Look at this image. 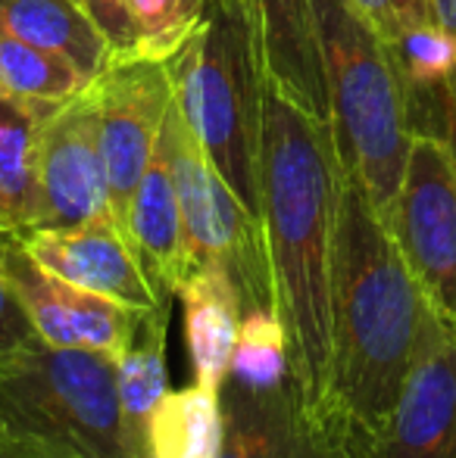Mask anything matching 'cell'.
<instances>
[{
	"label": "cell",
	"instance_id": "obj_17",
	"mask_svg": "<svg viewBox=\"0 0 456 458\" xmlns=\"http://www.w3.org/2000/svg\"><path fill=\"white\" fill-rule=\"evenodd\" d=\"M0 29L66 56L88 81L113 63V47L79 0H0Z\"/></svg>",
	"mask_w": 456,
	"mask_h": 458
},
{
	"label": "cell",
	"instance_id": "obj_27",
	"mask_svg": "<svg viewBox=\"0 0 456 458\" xmlns=\"http://www.w3.org/2000/svg\"><path fill=\"white\" fill-rule=\"evenodd\" d=\"M428 13H432V22L451 38V44L456 50V0H428ZM451 91L456 97V66H453Z\"/></svg>",
	"mask_w": 456,
	"mask_h": 458
},
{
	"label": "cell",
	"instance_id": "obj_12",
	"mask_svg": "<svg viewBox=\"0 0 456 458\" xmlns=\"http://www.w3.org/2000/svg\"><path fill=\"white\" fill-rule=\"evenodd\" d=\"M31 259L41 262L47 272L82 290H91L119 306L141 315H153L157 309L172 306L151 287L132 243L122 228L107 222H91L82 228H38L19 234Z\"/></svg>",
	"mask_w": 456,
	"mask_h": 458
},
{
	"label": "cell",
	"instance_id": "obj_22",
	"mask_svg": "<svg viewBox=\"0 0 456 458\" xmlns=\"http://www.w3.org/2000/svg\"><path fill=\"white\" fill-rule=\"evenodd\" d=\"M244 390L266 393L291 380L288 359V331L275 309H250L237 327L228 377Z\"/></svg>",
	"mask_w": 456,
	"mask_h": 458
},
{
	"label": "cell",
	"instance_id": "obj_9",
	"mask_svg": "<svg viewBox=\"0 0 456 458\" xmlns=\"http://www.w3.org/2000/svg\"><path fill=\"white\" fill-rule=\"evenodd\" d=\"M0 281L29 315L38 340L63 350H88L119 362L132 350L144 315L63 281L31 259L19 234H0Z\"/></svg>",
	"mask_w": 456,
	"mask_h": 458
},
{
	"label": "cell",
	"instance_id": "obj_26",
	"mask_svg": "<svg viewBox=\"0 0 456 458\" xmlns=\"http://www.w3.org/2000/svg\"><path fill=\"white\" fill-rule=\"evenodd\" d=\"M0 234H4V231H0ZM35 344H41V340H38L29 315L22 312V306H19L16 296L10 293V287L0 281V365L19 359Z\"/></svg>",
	"mask_w": 456,
	"mask_h": 458
},
{
	"label": "cell",
	"instance_id": "obj_31",
	"mask_svg": "<svg viewBox=\"0 0 456 458\" xmlns=\"http://www.w3.org/2000/svg\"><path fill=\"white\" fill-rule=\"evenodd\" d=\"M0 231H10V225H6V218H4V212H0Z\"/></svg>",
	"mask_w": 456,
	"mask_h": 458
},
{
	"label": "cell",
	"instance_id": "obj_1",
	"mask_svg": "<svg viewBox=\"0 0 456 458\" xmlns=\"http://www.w3.org/2000/svg\"><path fill=\"white\" fill-rule=\"evenodd\" d=\"M344 165L331 125L262 88L260 222L275 284V312L288 331L297 403L325 430L331 386V281Z\"/></svg>",
	"mask_w": 456,
	"mask_h": 458
},
{
	"label": "cell",
	"instance_id": "obj_15",
	"mask_svg": "<svg viewBox=\"0 0 456 458\" xmlns=\"http://www.w3.org/2000/svg\"><path fill=\"white\" fill-rule=\"evenodd\" d=\"M125 241L132 243L141 268H144L151 287L163 302L178 296V287L191 275L188 241H185L182 206H178L176 182H172L169 153L159 134L157 153L141 178L138 191L128 206Z\"/></svg>",
	"mask_w": 456,
	"mask_h": 458
},
{
	"label": "cell",
	"instance_id": "obj_13",
	"mask_svg": "<svg viewBox=\"0 0 456 458\" xmlns=\"http://www.w3.org/2000/svg\"><path fill=\"white\" fill-rule=\"evenodd\" d=\"M222 415L219 458H338V440L304 415L291 380L266 393L226 380Z\"/></svg>",
	"mask_w": 456,
	"mask_h": 458
},
{
	"label": "cell",
	"instance_id": "obj_6",
	"mask_svg": "<svg viewBox=\"0 0 456 458\" xmlns=\"http://www.w3.org/2000/svg\"><path fill=\"white\" fill-rule=\"evenodd\" d=\"M163 140L182 206L191 268L216 266L228 272L241 293L244 312L275 309V284L262 222L250 216L226 178L216 172L201 140L185 125L176 103L166 115Z\"/></svg>",
	"mask_w": 456,
	"mask_h": 458
},
{
	"label": "cell",
	"instance_id": "obj_18",
	"mask_svg": "<svg viewBox=\"0 0 456 458\" xmlns=\"http://www.w3.org/2000/svg\"><path fill=\"white\" fill-rule=\"evenodd\" d=\"M47 109L50 106L0 94V212L13 234L41 228L44 203L38 178V144Z\"/></svg>",
	"mask_w": 456,
	"mask_h": 458
},
{
	"label": "cell",
	"instance_id": "obj_14",
	"mask_svg": "<svg viewBox=\"0 0 456 458\" xmlns=\"http://www.w3.org/2000/svg\"><path fill=\"white\" fill-rule=\"evenodd\" d=\"M250 10L256 19L266 79L288 100L331 125L313 0H250Z\"/></svg>",
	"mask_w": 456,
	"mask_h": 458
},
{
	"label": "cell",
	"instance_id": "obj_23",
	"mask_svg": "<svg viewBox=\"0 0 456 458\" xmlns=\"http://www.w3.org/2000/svg\"><path fill=\"white\" fill-rule=\"evenodd\" d=\"M210 0H128L138 47L134 56L172 60L201 25Z\"/></svg>",
	"mask_w": 456,
	"mask_h": 458
},
{
	"label": "cell",
	"instance_id": "obj_24",
	"mask_svg": "<svg viewBox=\"0 0 456 458\" xmlns=\"http://www.w3.org/2000/svg\"><path fill=\"white\" fill-rule=\"evenodd\" d=\"M369 16V22L382 31L384 41H394L403 31L432 22L428 0H353Z\"/></svg>",
	"mask_w": 456,
	"mask_h": 458
},
{
	"label": "cell",
	"instance_id": "obj_10",
	"mask_svg": "<svg viewBox=\"0 0 456 458\" xmlns=\"http://www.w3.org/2000/svg\"><path fill=\"white\" fill-rule=\"evenodd\" d=\"M38 178L44 203L41 228H82L113 218L91 88L44 113Z\"/></svg>",
	"mask_w": 456,
	"mask_h": 458
},
{
	"label": "cell",
	"instance_id": "obj_2",
	"mask_svg": "<svg viewBox=\"0 0 456 458\" xmlns=\"http://www.w3.org/2000/svg\"><path fill=\"white\" fill-rule=\"evenodd\" d=\"M428 306L394 234L344 175L331 281V386L325 430L375 446L413 365Z\"/></svg>",
	"mask_w": 456,
	"mask_h": 458
},
{
	"label": "cell",
	"instance_id": "obj_16",
	"mask_svg": "<svg viewBox=\"0 0 456 458\" xmlns=\"http://www.w3.org/2000/svg\"><path fill=\"white\" fill-rule=\"evenodd\" d=\"M178 300L185 309V337L197 384L222 390L244 318L241 293L228 272L216 266H197L178 287Z\"/></svg>",
	"mask_w": 456,
	"mask_h": 458
},
{
	"label": "cell",
	"instance_id": "obj_19",
	"mask_svg": "<svg viewBox=\"0 0 456 458\" xmlns=\"http://www.w3.org/2000/svg\"><path fill=\"white\" fill-rule=\"evenodd\" d=\"M166 334H169V306L144 315L132 350L116 362V390H119L122 434L132 458H151L147 428L159 399L169 390L166 380Z\"/></svg>",
	"mask_w": 456,
	"mask_h": 458
},
{
	"label": "cell",
	"instance_id": "obj_8",
	"mask_svg": "<svg viewBox=\"0 0 456 458\" xmlns=\"http://www.w3.org/2000/svg\"><path fill=\"white\" fill-rule=\"evenodd\" d=\"M91 97L98 106L113 218L125 234L128 206L157 153L166 115L176 103L169 60L113 56L110 66L91 81Z\"/></svg>",
	"mask_w": 456,
	"mask_h": 458
},
{
	"label": "cell",
	"instance_id": "obj_4",
	"mask_svg": "<svg viewBox=\"0 0 456 458\" xmlns=\"http://www.w3.org/2000/svg\"><path fill=\"white\" fill-rule=\"evenodd\" d=\"M176 106L210 163L260 218V138L266 69L250 0H210L201 25L169 60Z\"/></svg>",
	"mask_w": 456,
	"mask_h": 458
},
{
	"label": "cell",
	"instance_id": "obj_29",
	"mask_svg": "<svg viewBox=\"0 0 456 458\" xmlns=\"http://www.w3.org/2000/svg\"><path fill=\"white\" fill-rule=\"evenodd\" d=\"M338 440V458H375V446L372 443H363L357 437H344L335 434Z\"/></svg>",
	"mask_w": 456,
	"mask_h": 458
},
{
	"label": "cell",
	"instance_id": "obj_21",
	"mask_svg": "<svg viewBox=\"0 0 456 458\" xmlns=\"http://www.w3.org/2000/svg\"><path fill=\"white\" fill-rule=\"evenodd\" d=\"M91 81L66 56L29 44L0 29V94L16 100L54 106L88 91Z\"/></svg>",
	"mask_w": 456,
	"mask_h": 458
},
{
	"label": "cell",
	"instance_id": "obj_20",
	"mask_svg": "<svg viewBox=\"0 0 456 458\" xmlns=\"http://www.w3.org/2000/svg\"><path fill=\"white\" fill-rule=\"evenodd\" d=\"M226 440L222 390L207 384L166 390L151 415V458H219Z\"/></svg>",
	"mask_w": 456,
	"mask_h": 458
},
{
	"label": "cell",
	"instance_id": "obj_30",
	"mask_svg": "<svg viewBox=\"0 0 456 458\" xmlns=\"http://www.w3.org/2000/svg\"><path fill=\"white\" fill-rule=\"evenodd\" d=\"M444 144H447V150H451V157H453V163H456V106L451 109V119H447Z\"/></svg>",
	"mask_w": 456,
	"mask_h": 458
},
{
	"label": "cell",
	"instance_id": "obj_3",
	"mask_svg": "<svg viewBox=\"0 0 456 458\" xmlns=\"http://www.w3.org/2000/svg\"><path fill=\"white\" fill-rule=\"evenodd\" d=\"M313 10L344 175L388 225L413 144L400 72L382 31L353 0H313Z\"/></svg>",
	"mask_w": 456,
	"mask_h": 458
},
{
	"label": "cell",
	"instance_id": "obj_25",
	"mask_svg": "<svg viewBox=\"0 0 456 458\" xmlns=\"http://www.w3.org/2000/svg\"><path fill=\"white\" fill-rule=\"evenodd\" d=\"M100 35L110 41L116 56H134L138 35H134V19L128 0H79Z\"/></svg>",
	"mask_w": 456,
	"mask_h": 458
},
{
	"label": "cell",
	"instance_id": "obj_28",
	"mask_svg": "<svg viewBox=\"0 0 456 458\" xmlns=\"http://www.w3.org/2000/svg\"><path fill=\"white\" fill-rule=\"evenodd\" d=\"M0 458H56V455L41 446H35V443L16 440V437L0 430Z\"/></svg>",
	"mask_w": 456,
	"mask_h": 458
},
{
	"label": "cell",
	"instance_id": "obj_7",
	"mask_svg": "<svg viewBox=\"0 0 456 458\" xmlns=\"http://www.w3.org/2000/svg\"><path fill=\"white\" fill-rule=\"evenodd\" d=\"M388 228L428 306L456 321V163L444 140L413 138Z\"/></svg>",
	"mask_w": 456,
	"mask_h": 458
},
{
	"label": "cell",
	"instance_id": "obj_11",
	"mask_svg": "<svg viewBox=\"0 0 456 458\" xmlns=\"http://www.w3.org/2000/svg\"><path fill=\"white\" fill-rule=\"evenodd\" d=\"M375 458H456V321L432 309Z\"/></svg>",
	"mask_w": 456,
	"mask_h": 458
},
{
	"label": "cell",
	"instance_id": "obj_5",
	"mask_svg": "<svg viewBox=\"0 0 456 458\" xmlns=\"http://www.w3.org/2000/svg\"><path fill=\"white\" fill-rule=\"evenodd\" d=\"M0 430L56 458H132L116 362L44 340L0 365Z\"/></svg>",
	"mask_w": 456,
	"mask_h": 458
}]
</instances>
